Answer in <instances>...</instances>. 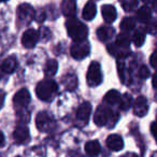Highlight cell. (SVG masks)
Here are the masks:
<instances>
[{"label": "cell", "instance_id": "6da1fadb", "mask_svg": "<svg viewBox=\"0 0 157 157\" xmlns=\"http://www.w3.org/2000/svg\"><path fill=\"white\" fill-rule=\"evenodd\" d=\"M66 26H67L68 35L71 37V39L74 42H81L86 40L88 35V29L83 23L78 22V20H74V18H70Z\"/></svg>", "mask_w": 157, "mask_h": 157}, {"label": "cell", "instance_id": "7a4b0ae2", "mask_svg": "<svg viewBox=\"0 0 157 157\" xmlns=\"http://www.w3.org/2000/svg\"><path fill=\"white\" fill-rule=\"evenodd\" d=\"M57 90H58V86H57L56 82L53 81L52 78H45L38 83L37 87H36V93L41 100L48 101L54 97Z\"/></svg>", "mask_w": 157, "mask_h": 157}, {"label": "cell", "instance_id": "3957f363", "mask_svg": "<svg viewBox=\"0 0 157 157\" xmlns=\"http://www.w3.org/2000/svg\"><path fill=\"white\" fill-rule=\"evenodd\" d=\"M86 81L90 86H98L102 82V72L101 67L97 61H93L90 65L86 74Z\"/></svg>", "mask_w": 157, "mask_h": 157}, {"label": "cell", "instance_id": "277c9868", "mask_svg": "<svg viewBox=\"0 0 157 157\" xmlns=\"http://www.w3.org/2000/svg\"><path fill=\"white\" fill-rule=\"evenodd\" d=\"M113 114H112V111L108 107L100 105V107L97 109L96 114H95V117H94L95 124L99 127L105 126V125L108 124V122H109L110 120L113 121V124H115V120H113Z\"/></svg>", "mask_w": 157, "mask_h": 157}, {"label": "cell", "instance_id": "5b68a950", "mask_svg": "<svg viewBox=\"0 0 157 157\" xmlns=\"http://www.w3.org/2000/svg\"><path fill=\"white\" fill-rule=\"evenodd\" d=\"M36 12L33 8L30 5L27 3H23V5L18 6L17 8V17L20 22L24 23V24H28L35 18Z\"/></svg>", "mask_w": 157, "mask_h": 157}, {"label": "cell", "instance_id": "8992f818", "mask_svg": "<svg viewBox=\"0 0 157 157\" xmlns=\"http://www.w3.org/2000/svg\"><path fill=\"white\" fill-rule=\"evenodd\" d=\"M90 44L86 41L75 42L71 46V55L74 59H83L90 54Z\"/></svg>", "mask_w": 157, "mask_h": 157}, {"label": "cell", "instance_id": "52a82bcc", "mask_svg": "<svg viewBox=\"0 0 157 157\" xmlns=\"http://www.w3.org/2000/svg\"><path fill=\"white\" fill-rule=\"evenodd\" d=\"M40 33L35 29H28L24 33L22 37V44L26 48H33L36 46L37 42L39 41Z\"/></svg>", "mask_w": 157, "mask_h": 157}, {"label": "cell", "instance_id": "ba28073f", "mask_svg": "<svg viewBox=\"0 0 157 157\" xmlns=\"http://www.w3.org/2000/svg\"><path fill=\"white\" fill-rule=\"evenodd\" d=\"M36 125L40 131H48L53 127V120L46 112H40L36 120Z\"/></svg>", "mask_w": 157, "mask_h": 157}, {"label": "cell", "instance_id": "9c48e42d", "mask_svg": "<svg viewBox=\"0 0 157 157\" xmlns=\"http://www.w3.org/2000/svg\"><path fill=\"white\" fill-rule=\"evenodd\" d=\"M30 102V94L26 88L18 90L13 98V103L15 108H24Z\"/></svg>", "mask_w": 157, "mask_h": 157}, {"label": "cell", "instance_id": "30bf717a", "mask_svg": "<svg viewBox=\"0 0 157 157\" xmlns=\"http://www.w3.org/2000/svg\"><path fill=\"white\" fill-rule=\"evenodd\" d=\"M148 111V105L147 100L144 96H139L136 99L135 103H133V113L137 116H144Z\"/></svg>", "mask_w": 157, "mask_h": 157}, {"label": "cell", "instance_id": "8fae6325", "mask_svg": "<svg viewBox=\"0 0 157 157\" xmlns=\"http://www.w3.org/2000/svg\"><path fill=\"white\" fill-rule=\"evenodd\" d=\"M90 112H92V105H90V103L83 102L78 107V111H76V118H78V122L85 124L88 121V118H90Z\"/></svg>", "mask_w": 157, "mask_h": 157}, {"label": "cell", "instance_id": "7c38bea8", "mask_svg": "<svg viewBox=\"0 0 157 157\" xmlns=\"http://www.w3.org/2000/svg\"><path fill=\"white\" fill-rule=\"evenodd\" d=\"M107 146L113 152H118L124 146L123 138L120 135H110L107 139Z\"/></svg>", "mask_w": 157, "mask_h": 157}, {"label": "cell", "instance_id": "4fadbf2b", "mask_svg": "<svg viewBox=\"0 0 157 157\" xmlns=\"http://www.w3.org/2000/svg\"><path fill=\"white\" fill-rule=\"evenodd\" d=\"M61 12L67 17H73L76 12L75 0H63V2H61Z\"/></svg>", "mask_w": 157, "mask_h": 157}, {"label": "cell", "instance_id": "5bb4252c", "mask_svg": "<svg viewBox=\"0 0 157 157\" xmlns=\"http://www.w3.org/2000/svg\"><path fill=\"white\" fill-rule=\"evenodd\" d=\"M13 137H14V140H15L16 143H18V144L25 143V142L28 141V139H29L28 128L25 126L17 127V128L15 129V131H14Z\"/></svg>", "mask_w": 157, "mask_h": 157}, {"label": "cell", "instance_id": "9a60e30c", "mask_svg": "<svg viewBox=\"0 0 157 157\" xmlns=\"http://www.w3.org/2000/svg\"><path fill=\"white\" fill-rule=\"evenodd\" d=\"M102 16L108 24L113 23L114 21L116 20V17H117V12H116V9L111 5L102 6Z\"/></svg>", "mask_w": 157, "mask_h": 157}, {"label": "cell", "instance_id": "2e32d148", "mask_svg": "<svg viewBox=\"0 0 157 157\" xmlns=\"http://www.w3.org/2000/svg\"><path fill=\"white\" fill-rule=\"evenodd\" d=\"M15 68H16V59L13 56H10L8 58H6L2 61L1 66H0L1 71L5 72V73H12L15 70Z\"/></svg>", "mask_w": 157, "mask_h": 157}, {"label": "cell", "instance_id": "e0dca14e", "mask_svg": "<svg viewBox=\"0 0 157 157\" xmlns=\"http://www.w3.org/2000/svg\"><path fill=\"white\" fill-rule=\"evenodd\" d=\"M113 35H114V29L110 26H101L100 28L97 30V37L102 42L111 39Z\"/></svg>", "mask_w": 157, "mask_h": 157}, {"label": "cell", "instance_id": "ac0fdd59", "mask_svg": "<svg viewBox=\"0 0 157 157\" xmlns=\"http://www.w3.org/2000/svg\"><path fill=\"white\" fill-rule=\"evenodd\" d=\"M96 12H97V8H96V5H95L93 1H90V2H87L85 5V7H84L83 9V13H82V15H83V18L86 21H92L93 18L95 17V15H96Z\"/></svg>", "mask_w": 157, "mask_h": 157}, {"label": "cell", "instance_id": "d6986e66", "mask_svg": "<svg viewBox=\"0 0 157 157\" xmlns=\"http://www.w3.org/2000/svg\"><path fill=\"white\" fill-rule=\"evenodd\" d=\"M108 50H109L110 54L115 55V56H118L121 58H124V57L128 56L129 53H130V50L129 48H121V46H117L116 44H111V45L108 46Z\"/></svg>", "mask_w": 157, "mask_h": 157}, {"label": "cell", "instance_id": "ffe728a7", "mask_svg": "<svg viewBox=\"0 0 157 157\" xmlns=\"http://www.w3.org/2000/svg\"><path fill=\"white\" fill-rule=\"evenodd\" d=\"M137 17L141 23H147L148 21L151 20V17H152V12H151V9L147 7V6H143V7H141L137 12Z\"/></svg>", "mask_w": 157, "mask_h": 157}, {"label": "cell", "instance_id": "44dd1931", "mask_svg": "<svg viewBox=\"0 0 157 157\" xmlns=\"http://www.w3.org/2000/svg\"><path fill=\"white\" fill-rule=\"evenodd\" d=\"M63 84H65L67 90H74L78 85V78H76L75 74L73 73H68L63 76Z\"/></svg>", "mask_w": 157, "mask_h": 157}, {"label": "cell", "instance_id": "7402d4cb", "mask_svg": "<svg viewBox=\"0 0 157 157\" xmlns=\"http://www.w3.org/2000/svg\"><path fill=\"white\" fill-rule=\"evenodd\" d=\"M101 146L98 141H90L85 144V152L90 156H96L100 153Z\"/></svg>", "mask_w": 157, "mask_h": 157}, {"label": "cell", "instance_id": "603a6c76", "mask_svg": "<svg viewBox=\"0 0 157 157\" xmlns=\"http://www.w3.org/2000/svg\"><path fill=\"white\" fill-rule=\"evenodd\" d=\"M115 44L117 46L124 48H129V44H130V36L127 33H122L116 37Z\"/></svg>", "mask_w": 157, "mask_h": 157}, {"label": "cell", "instance_id": "cb8c5ba5", "mask_svg": "<svg viewBox=\"0 0 157 157\" xmlns=\"http://www.w3.org/2000/svg\"><path fill=\"white\" fill-rule=\"evenodd\" d=\"M121 94L117 92V90H109V92L105 94V101L109 105H115V103L120 102L121 100Z\"/></svg>", "mask_w": 157, "mask_h": 157}, {"label": "cell", "instance_id": "d4e9b609", "mask_svg": "<svg viewBox=\"0 0 157 157\" xmlns=\"http://www.w3.org/2000/svg\"><path fill=\"white\" fill-rule=\"evenodd\" d=\"M58 69V63L55 59H48L46 61L45 68H44V72H45L46 76H53L57 72Z\"/></svg>", "mask_w": 157, "mask_h": 157}, {"label": "cell", "instance_id": "484cf974", "mask_svg": "<svg viewBox=\"0 0 157 157\" xmlns=\"http://www.w3.org/2000/svg\"><path fill=\"white\" fill-rule=\"evenodd\" d=\"M136 27V21L132 17H125L121 23V29L125 33L133 30Z\"/></svg>", "mask_w": 157, "mask_h": 157}, {"label": "cell", "instance_id": "4316f807", "mask_svg": "<svg viewBox=\"0 0 157 157\" xmlns=\"http://www.w3.org/2000/svg\"><path fill=\"white\" fill-rule=\"evenodd\" d=\"M121 5L126 12H132L137 9L138 0H121Z\"/></svg>", "mask_w": 157, "mask_h": 157}, {"label": "cell", "instance_id": "83f0119b", "mask_svg": "<svg viewBox=\"0 0 157 157\" xmlns=\"http://www.w3.org/2000/svg\"><path fill=\"white\" fill-rule=\"evenodd\" d=\"M145 41V33H143L142 30H137L135 33L132 37V42L135 43L136 46H142Z\"/></svg>", "mask_w": 157, "mask_h": 157}, {"label": "cell", "instance_id": "f1b7e54d", "mask_svg": "<svg viewBox=\"0 0 157 157\" xmlns=\"http://www.w3.org/2000/svg\"><path fill=\"white\" fill-rule=\"evenodd\" d=\"M131 101H132V99H131V96H129L128 94H125L124 96L121 97L120 108L122 110H124V111H126V110H128L129 108H130Z\"/></svg>", "mask_w": 157, "mask_h": 157}, {"label": "cell", "instance_id": "f546056e", "mask_svg": "<svg viewBox=\"0 0 157 157\" xmlns=\"http://www.w3.org/2000/svg\"><path fill=\"white\" fill-rule=\"evenodd\" d=\"M146 30L150 33H157V22L156 21H152L151 23L147 24V27H146Z\"/></svg>", "mask_w": 157, "mask_h": 157}, {"label": "cell", "instance_id": "4dcf8cb0", "mask_svg": "<svg viewBox=\"0 0 157 157\" xmlns=\"http://www.w3.org/2000/svg\"><path fill=\"white\" fill-rule=\"evenodd\" d=\"M148 75H150V71H148L147 67H145V66H142V67L139 69V76L141 78H146Z\"/></svg>", "mask_w": 157, "mask_h": 157}, {"label": "cell", "instance_id": "1f68e13d", "mask_svg": "<svg viewBox=\"0 0 157 157\" xmlns=\"http://www.w3.org/2000/svg\"><path fill=\"white\" fill-rule=\"evenodd\" d=\"M151 65L154 68H157V51L153 53V55L151 56Z\"/></svg>", "mask_w": 157, "mask_h": 157}, {"label": "cell", "instance_id": "d6a6232c", "mask_svg": "<svg viewBox=\"0 0 157 157\" xmlns=\"http://www.w3.org/2000/svg\"><path fill=\"white\" fill-rule=\"evenodd\" d=\"M151 131H152V135L155 137L157 141V122L156 123H153L152 126H151Z\"/></svg>", "mask_w": 157, "mask_h": 157}, {"label": "cell", "instance_id": "836d02e7", "mask_svg": "<svg viewBox=\"0 0 157 157\" xmlns=\"http://www.w3.org/2000/svg\"><path fill=\"white\" fill-rule=\"evenodd\" d=\"M5 98H6L5 92L0 90V109H1V108H2V105H3V102H5Z\"/></svg>", "mask_w": 157, "mask_h": 157}, {"label": "cell", "instance_id": "e575fe53", "mask_svg": "<svg viewBox=\"0 0 157 157\" xmlns=\"http://www.w3.org/2000/svg\"><path fill=\"white\" fill-rule=\"evenodd\" d=\"M6 143V140H5V135H3L2 131H0V147L3 146Z\"/></svg>", "mask_w": 157, "mask_h": 157}, {"label": "cell", "instance_id": "d590c367", "mask_svg": "<svg viewBox=\"0 0 157 157\" xmlns=\"http://www.w3.org/2000/svg\"><path fill=\"white\" fill-rule=\"evenodd\" d=\"M152 84H153V86H154V88H156V90H157V72L154 74V75H153Z\"/></svg>", "mask_w": 157, "mask_h": 157}, {"label": "cell", "instance_id": "8d00e7d4", "mask_svg": "<svg viewBox=\"0 0 157 157\" xmlns=\"http://www.w3.org/2000/svg\"><path fill=\"white\" fill-rule=\"evenodd\" d=\"M153 10H154L155 12H157V0L153 1Z\"/></svg>", "mask_w": 157, "mask_h": 157}, {"label": "cell", "instance_id": "74e56055", "mask_svg": "<svg viewBox=\"0 0 157 157\" xmlns=\"http://www.w3.org/2000/svg\"><path fill=\"white\" fill-rule=\"evenodd\" d=\"M122 157H138V156L136 154H133V153H128V154L124 155V156H122Z\"/></svg>", "mask_w": 157, "mask_h": 157}, {"label": "cell", "instance_id": "f35d334b", "mask_svg": "<svg viewBox=\"0 0 157 157\" xmlns=\"http://www.w3.org/2000/svg\"><path fill=\"white\" fill-rule=\"evenodd\" d=\"M142 1H143L144 3H148V2H151L152 0H142Z\"/></svg>", "mask_w": 157, "mask_h": 157}, {"label": "cell", "instance_id": "ab89813d", "mask_svg": "<svg viewBox=\"0 0 157 157\" xmlns=\"http://www.w3.org/2000/svg\"><path fill=\"white\" fill-rule=\"evenodd\" d=\"M5 1H7V0H0V2H5Z\"/></svg>", "mask_w": 157, "mask_h": 157}, {"label": "cell", "instance_id": "60d3db41", "mask_svg": "<svg viewBox=\"0 0 157 157\" xmlns=\"http://www.w3.org/2000/svg\"><path fill=\"white\" fill-rule=\"evenodd\" d=\"M0 78H1V69H0Z\"/></svg>", "mask_w": 157, "mask_h": 157}]
</instances>
